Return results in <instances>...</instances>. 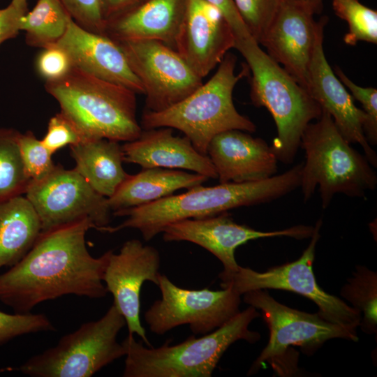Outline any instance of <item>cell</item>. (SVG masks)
<instances>
[{"label": "cell", "instance_id": "cell-28", "mask_svg": "<svg viewBox=\"0 0 377 377\" xmlns=\"http://www.w3.org/2000/svg\"><path fill=\"white\" fill-rule=\"evenodd\" d=\"M341 295L363 316L360 326L367 334L377 329V274L364 266H358L343 286Z\"/></svg>", "mask_w": 377, "mask_h": 377}, {"label": "cell", "instance_id": "cell-26", "mask_svg": "<svg viewBox=\"0 0 377 377\" xmlns=\"http://www.w3.org/2000/svg\"><path fill=\"white\" fill-rule=\"evenodd\" d=\"M71 19L60 0H38L21 17L20 30L29 45L43 49L61 39Z\"/></svg>", "mask_w": 377, "mask_h": 377}, {"label": "cell", "instance_id": "cell-19", "mask_svg": "<svg viewBox=\"0 0 377 377\" xmlns=\"http://www.w3.org/2000/svg\"><path fill=\"white\" fill-rule=\"evenodd\" d=\"M248 132L223 131L210 141L207 155L219 183H246L268 179L277 172L278 160L271 146Z\"/></svg>", "mask_w": 377, "mask_h": 377}, {"label": "cell", "instance_id": "cell-22", "mask_svg": "<svg viewBox=\"0 0 377 377\" xmlns=\"http://www.w3.org/2000/svg\"><path fill=\"white\" fill-rule=\"evenodd\" d=\"M186 0H145L106 21L105 36L114 41L152 40L175 50Z\"/></svg>", "mask_w": 377, "mask_h": 377}, {"label": "cell", "instance_id": "cell-33", "mask_svg": "<svg viewBox=\"0 0 377 377\" xmlns=\"http://www.w3.org/2000/svg\"><path fill=\"white\" fill-rule=\"evenodd\" d=\"M336 75L348 88L353 98L362 106L366 119L363 125L365 138L371 146L377 144V90L374 87H362L351 81L339 68L334 70Z\"/></svg>", "mask_w": 377, "mask_h": 377}, {"label": "cell", "instance_id": "cell-36", "mask_svg": "<svg viewBox=\"0 0 377 377\" xmlns=\"http://www.w3.org/2000/svg\"><path fill=\"white\" fill-rule=\"evenodd\" d=\"M40 140L52 155L66 145H76L84 141L75 126L61 112L50 119L47 133Z\"/></svg>", "mask_w": 377, "mask_h": 377}, {"label": "cell", "instance_id": "cell-20", "mask_svg": "<svg viewBox=\"0 0 377 377\" xmlns=\"http://www.w3.org/2000/svg\"><path fill=\"white\" fill-rule=\"evenodd\" d=\"M68 54L73 66L98 78L144 94L143 87L131 71L117 43L105 35L87 31L73 19L55 43Z\"/></svg>", "mask_w": 377, "mask_h": 377}, {"label": "cell", "instance_id": "cell-41", "mask_svg": "<svg viewBox=\"0 0 377 377\" xmlns=\"http://www.w3.org/2000/svg\"><path fill=\"white\" fill-rule=\"evenodd\" d=\"M10 3L23 10H27V0H11Z\"/></svg>", "mask_w": 377, "mask_h": 377}, {"label": "cell", "instance_id": "cell-23", "mask_svg": "<svg viewBox=\"0 0 377 377\" xmlns=\"http://www.w3.org/2000/svg\"><path fill=\"white\" fill-rule=\"evenodd\" d=\"M208 179L183 170L142 168L136 175H129L114 193L107 198V202L114 212L151 203L171 195L179 189L201 185Z\"/></svg>", "mask_w": 377, "mask_h": 377}, {"label": "cell", "instance_id": "cell-8", "mask_svg": "<svg viewBox=\"0 0 377 377\" xmlns=\"http://www.w3.org/2000/svg\"><path fill=\"white\" fill-rule=\"evenodd\" d=\"M126 320L114 304L100 319L83 323L57 344L15 368L34 377H90L125 356L117 336Z\"/></svg>", "mask_w": 377, "mask_h": 377}, {"label": "cell", "instance_id": "cell-3", "mask_svg": "<svg viewBox=\"0 0 377 377\" xmlns=\"http://www.w3.org/2000/svg\"><path fill=\"white\" fill-rule=\"evenodd\" d=\"M45 87L84 141L129 142L142 131L136 119V94L125 87L73 67L63 78L46 82Z\"/></svg>", "mask_w": 377, "mask_h": 377}, {"label": "cell", "instance_id": "cell-30", "mask_svg": "<svg viewBox=\"0 0 377 377\" xmlns=\"http://www.w3.org/2000/svg\"><path fill=\"white\" fill-rule=\"evenodd\" d=\"M293 0H233L251 37L259 44L281 9Z\"/></svg>", "mask_w": 377, "mask_h": 377}, {"label": "cell", "instance_id": "cell-6", "mask_svg": "<svg viewBox=\"0 0 377 377\" xmlns=\"http://www.w3.org/2000/svg\"><path fill=\"white\" fill-rule=\"evenodd\" d=\"M236 61L234 54L227 53L214 75L186 98L162 111L145 110L141 119L142 130L177 129L205 155L210 141L223 131L237 129L253 133L256 125L239 113L232 100L235 85L248 72L245 67L236 74Z\"/></svg>", "mask_w": 377, "mask_h": 377}, {"label": "cell", "instance_id": "cell-34", "mask_svg": "<svg viewBox=\"0 0 377 377\" xmlns=\"http://www.w3.org/2000/svg\"><path fill=\"white\" fill-rule=\"evenodd\" d=\"M73 20L83 29L105 34L106 20L101 0H60Z\"/></svg>", "mask_w": 377, "mask_h": 377}, {"label": "cell", "instance_id": "cell-11", "mask_svg": "<svg viewBox=\"0 0 377 377\" xmlns=\"http://www.w3.org/2000/svg\"><path fill=\"white\" fill-rule=\"evenodd\" d=\"M157 286L161 298L145 312V320L150 330L158 335L182 325H188L194 334L204 335L240 311L241 295L230 288L221 290L184 289L163 274H160Z\"/></svg>", "mask_w": 377, "mask_h": 377}, {"label": "cell", "instance_id": "cell-32", "mask_svg": "<svg viewBox=\"0 0 377 377\" xmlns=\"http://www.w3.org/2000/svg\"><path fill=\"white\" fill-rule=\"evenodd\" d=\"M54 330V325L43 313H8L0 311V346L22 335Z\"/></svg>", "mask_w": 377, "mask_h": 377}, {"label": "cell", "instance_id": "cell-37", "mask_svg": "<svg viewBox=\"0 0 377 377\" xmlns=\"http://www.w3.org/2000/svg\"><path fill=\"white\" fill-rule=\"evenodd\" d=\"M219 8L230 24L236 36L237 43L251 36L243 22L233 0H205Z\"/></svg>", "mask_w": 377, "mask_h": 377}, {"label": "cell", "instance_id": "cell-10", "mask_svg": "<svg viewBox=\"0 0 377 377\" xmlns=\"http://www.w3.org/2000/svg\"><path fill=\"white\" fill-rule=\"evenodd\" d=\"M323 221L318 219L307 248L296 260L259 272L239 265L232 274L220 278L222 288H230L237 293L255 290L276 289L294 292L313 302L323 319L348 329L357 330L362 316L354 307L323 290L313 270L316 246L320 239Z\"/></svg>", "mask_w": 377, "mask_h": 377}, {"label": "cell", "instance_id": "cell-7", "mask_svg": "<svg viewBox=\"0 0 377 377\" xmlns=\"http://www.w3.org/2000/svg\"><path fill=\"white\" fill-rule=\"evenodd\" d=\"M320 117L304 130L300 147L305 152L300 184L304 202L318 186L322 207L327 208L337 193L352 198L375 190L377 175L364 155L351 147L341 134L330 114Z\"/></svg>", "mask_w": 377, "mask_h": 377}, {"label": "cell", "instance_id": "cell-14", "mask_svg": "<svg viewBox=\"0 0 377 377\" xmlns=\"http://www.w3.org/2000/svg\"><path fill=\"white\" fill-rule=\"evenodd\" d=\"M313 226L297 225L274 231H260L235 222L228 212L202 219H188L166 226L163 230L165 242L186 241L195 244L216 257L223 264L219 278L235 272L239 265L235 253L249 241L265 237H289L297 239L311 237Z\"/></svg>", "mask_w": 377, "mask_h": 377}, {"label": "cell", "instance_id": "cell-35", "mask_svg": "<svg viewBox=\"0 0 377 377\" xmlns=\"http://www.w3.org/2000/svg\"><path fill=\"white\" fill-rule=\"evenodd\" d=\"M73 68L68 54L56 44L43 48L36 59L37 73L45 82L63 78Z\"/></svg>", "mask_w": 377, "mask_h": 377}, {"label": "cell", "instance_id": "cell-2", "mask_svg": "<svg viewBox=\"0 0 377 377\" xmlns=\"http://www.w3.org/2000/svg\"><path fill=\"white\" fill-rule=\"evenodd\" d=\"M302 166V163L297 164L286 172L258 182L220 183L213 186L201 184L181 194L118 210L113 215L126 216V219L115 227H103L101 231L112 233L133 228L140 232L145 241H149L173 222L212 216L234 208L269 202L300 187Z\"/></svg>", "mask_w": 377, "mask_h": 377}, {"label": "cell", "instance_id": "cell-1", "mask_svg": "<svg viewBox=\"0 0 377 377\" xmlns=\"http://www.w3.org/2000/svg\"><path fill=\"white\" fill-rule=\"evenodd\" d=\"M95 226L84 219L41 232L28 253L0 274V302L27 313L38 304L67 295L91 299L106 296L103 277L111 250L92 256L85 236Z\"/></svg>", "mask_w": 377, "mask_h": 377}, {"label": "cell", "instance_id": "cell-9", "mask_svg": "<svg viewBox=\"0 0 377 377\" xmlns=\"http://www.w3.org/2000/svg\"><path fill=\"white\" fill-rule=\"evenodd\" d=\"M243 295L245 303L261 310L269 330L268 343L253 362L249 374L258 371L265 362H269L279 375L294 373L297 361L287 356L290 346H300L309 352L332 339H359L357 330L329 322L318 313L290 308L277 302L265 290H251Z\"/></svg>", "mask_w": 377, "mask_h": 377}, {"label": "cell", "instance_id": "cell-21", "mask_svg": "<svg viewBox=\"0 0 377 377\" xmlns=\"http://www.w3.org/2000/svg\"><path fill=\"white\" fill-rule=\"evenodd\" d=\"M121 147L124 161L142 168L186 170L217 179L209 156L199 152L185 135H175L171 128L142 130L137 139L125 142Z\"/></svg>", "mask_w": 377, "mask_h": 377}, {"label": "cell", "instance_id": "cell-31", "mask_svg": "<svg viewBox=\"0 0 377 377\" xmlns=\"http://www.w3.org/2000/svg\"><path fill=\"white\" fill-rule=\"evenodd\" d=\"M18 144L26 172L31 180H40L53 170L56 165L52 161V154L31 131L20 133Z\"/></svg>", "mask_w": 377, "mask_h": 377}, {"label": "cell", "instance_id": "cell-38", "mask_svg": "<svg viewBox=\"0 0 377 377\" xmlns=\"http://www.w3.org/2000/svg\"><path fill=\"white\" fill-rule=\"evenodd\" d=\"M27 10L10 3L6 8L0 9V45L19 34L20 19Z\"/></svg>", "mask_w": 377, "mask_h": 377}, {"label": "cell", "instance_id": "cell-15", "mask_svg": "<svg viewBox=\"0 0 377 377\" xmlns=\"http://www.w3.org/2000/svg\"><path fill=\"white\" fill-rule=\"evenodd\" d=\"M161 258L156 249L138 239L126 241L118 253L111 251L103 281L114 298L113 304L126 320L128 334H136L152 346L140 322V290L145 281L158 286Z\"/></svg>", "mask_w": 377, "mask_h": 377}, {"label": "cell", "instance_id": "cell-16", "mask_svg": "<svg viewBox=\"0 0 377 377\" xmlns=\"http://www.w3.org/2000/svg\"><path fill=\"white\" fill-rule=\"evenodd\" d=\"M327 18L318 21L314 48L309 66L306 90L322 110L332 117L334 124L350 144H358L373 167L377 166V154L367 141L363 125L366 117L354 103L327 61L323 47L324 28Z\"/></svg>", "mask_w": 377, "mask_h": 377}, {"label": "cell", "instance_id": "cell-18", "mask_svg": "<svg viewBox=\"0 0 377 377\" xmlns=\"http://www.w3.org/2000/svg\"><path fill=\"white\" fill-rule=\"evenodd\" d=\"M302 0H293L278 13L259 45L266 53L306 89L318 22Z\"/></svg>", "mask_w": 377, "mask_h": 377}, {"label": "cell", "instance_id": "cell-27", "mask_svg": "<svg viewBox=\"0 0 377 377\" xmlns=\"http://www.w3.org/2000/svg\"><path fill=\"white\" fill-rule=\"evenodd\" d=\"M20 132L0 128V202L24 194L31 179L19 148Z\"/></svg>", "mask_w": 377, "mask_h": 377}, {"label": "cell", "instance_id": "cell-29", "mask_svg": "<svg viewBox=\"0 0 377 377\" xmlns=\"http://www.w3.org/2000/svg\"><path fill=\"white\" fill-rule=\"evenodd\" d=\"M335 14L345 20L348 31L344 42L355 45L360 41L377 43V12L359 0H332Z\"/></svg>", "mask_w": 377, "mask_h": 377}, {"label": "cell", "instance_id": "cell-24", "mask_svg": "<svg viewBox=\"0 0 377 377\" xmlns=\"http://www.w3.org/2000/svg\"><path fill=\"white\" fill-rule=\"evenodd\" d=\"M75 169L100 195L109 198L129 176L124 170V153L119 142L106 138L70 146Z\"/></svg>", "mask_w": 377, "mask_h": 377}, {"label": "cell", "instance_id": "cell-25", "mask_svg": "<svg viewBox=\"0 0 377 377\" xmlns=\"http://www.w3.org/2000/svg\"><path fill=\"white\" fill-rule=\"evenodd\" d=\"M41 232L39 217L26 197L0 202V269L19 262Z\"/></svg>", "mask_w": 377, "mask_h": 377}, {"label": "cell", "instance_id": "cell-39", "mask_svg": "<svg viewBox=\"0 0 377 377\" xmlns=\"http://www.w3.org/2000/svg\"><path fill=\"white\" fill-rule=\"evenodd\" d=\"M142 0H101L105 20L140 3Z\"/></svg>", "mask_w": 377, "mask_h": 377}, {"label": "cell", "instance_id": "cell-17", "mask_svg": "<svg viewBox=\"0 0 377 377\" xmlns=\"http://www.w3.org/2000/svg\"><path fill=\"white\" fill-rule=\"evenodd\" d=\"M236 36L221 10L205 0H186L175 50L203 79L232 48Z\"/></svg>", "mask_w": 377, "mask_h": 377}, {"label": "cell", "instance_id": "cell-4", "mask_svg": "<svg viewBox=\"0 0 377 377\" xmlns=\"http://www.w3.org/2000/svg\"><path fill=\"white\" fill-rule=\"evenodd\" d=\"M260 316L250 306L215 330L196 338L192 335L176 345L154 348L137 341L133 335L124 339L126 350L124 377H210L229 346L243 339L258 341V332L249 330Z\"/></svg>", "mask_w": 377, "mask_h": 377}, {"label": "cell", "instance_id": "cell-12", "mask_svg": "<svg viewBox=\"0 0 377 377\" xmlns=\"http://www.w3.org/2000/svg\"><path fill=\"white\" fill-rule=\"evenodd\" d=\"M24 194L39 217L42 232L84 219H89L99 230L110 221L107 198L98 193L75 168L56 165L45 178L31 180Z\"/></svg>", "mask_w": 377, "mask_h": 377}, {"label": "cell", "instance_id": "cell-40", "mask_svg": "<svg viewBox=\"0 0 377 377\" xmlns=\"http://www.w3.org/2000/svg\"><path fill=\"white\" fill-rule=\"evenodd\" d=\"M309 6L314 13H319L323 8V0H302Z\"/></svg>", "mask_w": 377, "mask_h": 377}, {"label": "cell", "instance_id": "cell-5", "mask_svg": "<svg viewBox=\"0 0 377 377\" xmlns=\"http://www.w3.org/2000/svg\"><path fill=\"white\" fill-rule=\"evenodd\" d=\"M251 72L250 97L256 107L271 114L277 130L271 147L278 160L292 163L306 126L318 119L322 108L282 66L252 38L236 45Z\"/></svg>", "mask_w": 377, "mask_h": 377}, {"label": "cell", "instance_id": "cell-13", "mask_svg": "<svg viewBox=\"0 0 377 377\" xmlns=\"http://www.w3.org/2000/svg\"><path fill=\"white\" fill-rule=\"evenodd\" d=\"M114 42L143 87L146 110H165L186 98L203 83L177 51L162 42Z\"/></svg>", "mask_w": 377, "mask_h": 377}]
</instances>
